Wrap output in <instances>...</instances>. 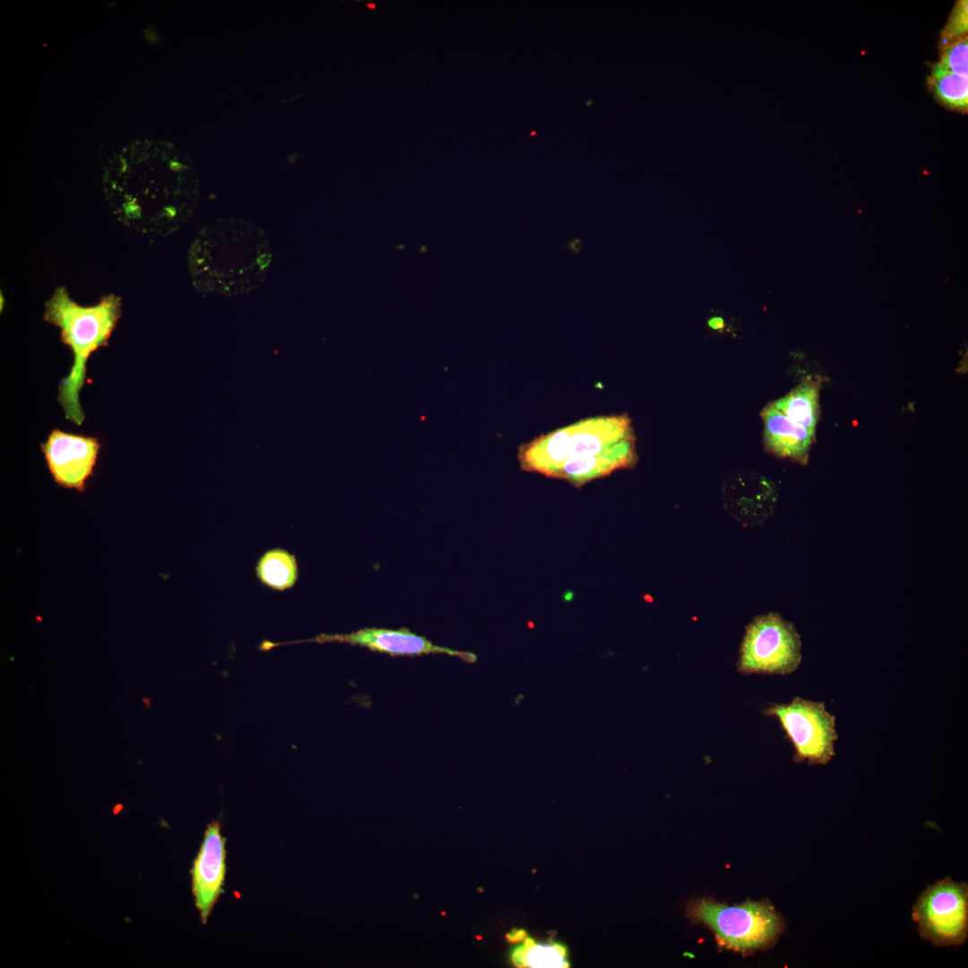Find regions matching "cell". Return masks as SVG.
<instances>
[{"label":"cell","mask_w":968,"mask_h":968,"mask_svg":"<svg viewBox=\"0 0 968 968\" xmlns=\"http://www.w3.org/2000/svg\"><path fill=\"white\" fill-rule=\"evenodd\" d=\"M40 447L56 483L83 491L100 450L98 438L54 428Z\"/></svg>","instance_id":"obj_9"},{"label":"cell","mask_w":968,"mask_h":968,"mask_svg":"<svg viewBox=\"0 0 968 968\" xmlns=\"http://www.w3.org/2000/svg\"><path fill=\"white\" fill-rule=\"evenodd\" d=\"M912 918L921 938L936 946H962L968 938V885L950 877L919 895Z\"/></svg>","instance_id":"obj_6"},{"label":"cell","mask_w":968,"mask_h":968,"mask_svg":"<svg viewBox=\"0 0 968 968\" xmlns=\"http://www.w3.org/2000/svg\"><path fill=\"white\" fill-rule=\"evenodd\" d=\"M314 642L342 643L367 648L370 651L386 653L392 656H420L428 654H446L454 656L465 662L474 663L478 657L475 653L456 651L433 644L425 636L419 635L408 628L389 629L364 627L348 634H321L312 639L286 643H266L267 649L278 645Z\"/></svg>","instance_id":"obj_8"},{"label":"cell","mask_w":968,"mask_h":968,"mask_svg":"<svg viewBox=\"0 0 968 968\" xmlns=\"http://www.w3.org/2000/svg\"><path fill=\"white\" fill-rule=\"evenodd\" d=\"M258 580L266 587L279 592L292 588L298 579V565L295 555L281 548L265 551L255 566Z\"/></svg>","instance_id":"obj_13"},{"label":"cell","mask_w":968,"mask_h":968,"mask_svg":"<svg viewBox=\"0 0 968 968\" xmlns=\"http://www.w3.org/2000/svg\"><path fill=\"white\" fill-rule=\"evenodd\" d=\"M945 74L968 77V39L964 37L941 50L939 62L934 64L930 78Z\"/></svg>","instance_id":"obj_16"},{"label":"cell","mask_w":968,"mask_h":968,"mask_svg":"<svg viewBox=\"0 0 968 968\" xmlns=\"http://www.w3.org/2000/svg\"><path fill=\"white\" fill-rule=\"evenodd\" d=\"M968 9L967 1H958L950 16L948 22L941 32L940 38V49L946 48L952 43L958 41L959 39L967 37L968 28Z\"/></svg>","instance_id":"obj_17"},{"label":"cell","mask_w":968,"mask_h":968,"mask_svg":"<svg viewBox=\"0 0 968 968\" xmlns=\"http://www.w3.org/2000/svg\"><path fill=\"white\" fill-rule=\"evenodd\" d=\"M367 6L368 8L372 9V10H375L376 8V5L375 3H368V4H367Z\"/></svg>","instance_id":"obj_19"},{"label":"cell","mask_w":968,"mask_h":968,"mask_svg":"<svg viewBox=\"0 0 968 968\" xmlns=\"http://www.w3.org/2000/svg\"><path fill=\"white\" fill-rule=\"evenodd\" d=\"M142 700L145 704V705L149 708L150 707V699L149 698H143Z\"/></svg>","instance_id":"obj_20"},{"label":"cell","mask_w":968,"mask_h":968,"mask_svg":"<svg viewBox=\"0 0 968 968\" xmlns=\"http://www.w3.org/2000/svg\"><path fill=\"white\" fill-rule=\"evenodd\" d=\"M271 260L262 229L241 219H220L197 233L189 249L188 268L199 292L235 296L258 288Z\"/></svg>","instance_id":"obj_2"},{"label":"cell","mask_w":968,"mask_h":968,"mask_svg":"<svg viewBox=\"0 0 968 968\" xmlns=\"http://www.w3.org/2000/svg\"><path fill=\"white\" fill-rule=\"evenodd\" d=\"M709 324L713 329H720L723 325V320L719 317H715L710 320Z\"/></svg>","instance_id":"obj_18"},{"label":"cell","mask_w":968,"mask_h":968,"mask_svg":"<svg viewBox=\"0 0 968 968\" xmlns=\"http://www.w3.org/2000/svg\"><path fill=\"white\" fill-rule=\"evenodd\" d=\"M801 658V640L795 627L771 612L748 626L738 670L742 674L787 675L798 669Z\"/></svg>","instance_id":"obj_5"},{"label":"cell","mask_w":968,"mask_h":968,"mask_svg":"<svg viewBox=\"0 0 968 968\" xmlns=\"http://www.w3.org/2000/svg\"><path fill=\"white\" fill-rule=\"evenodd\" d=\"M519 967H566V949L558 944H540L531 939L516 947L511 955Z\"/></svg>","instance_id":"obj_14"},{"label":"cell","mask_w":968,"mask_h":968,"mask_svg":"<svg viewBox=\"0 0 968 968\" xmlns=\"http://www.w3.org/2000/svg\"><path fill=\"white\" fill-rule=\"evenodd\" d=\"M764 420V441L772 454L806 463L815 436L791 421L771 402L761 413Z\"/></svg>","instance_id":"obj_11"},{"label":"cell","mask_w":968,"mask_h":968,"mask_svg":"<svg viewBox=\"0 0 968 968\" xmlns=\"http://www.w3.org/2000/svg\"><path fill=\"white\" fill-rule=\"evenodd\" d=\"M937 99L952 109L966 111L968 107V77L945 74L929 79Z\"/></svg>","instance_id":"obj_15"},{"label":"cell","mask_w":968,"mask_h":968,"mask_svg":"<svg viewBox=\"0 0 968 968\" xmlns=\"http://www.w3.org/2000/svg\"><path fill=\"white\" fill-rule=\"evenodd\" d=\"M819 388L817 381L804 379L788 394L771 403L791 421L815 436L819 415Z\"/></svg>","instance_id":"obj_12"},{"label":"cell","mask_w":968,"mask_h":968,"mask_svg":"<svg viewBox=\"0 0 968 968\" xmlns=\"http://www.w3.org/2000/svg\"><path fill=\"white\" fill-rule=\"evenodd\" d=\"M687 916L711 929L720 947L743 955L772 947L786 928L768 900L730 906L713 899H697L688 903Z\"/></svg>","instance_id":"obj_4"},{"label":"cell","mask_w":968,"mask_h":968,"mask_svg":"<svg viewBox=\"0 0 968 968\" xmlns=\"http://www.w3.org/2000/svg\"><path fill=\"white\" fill-rule=\"evenodd\" d=\"M121 315L118 296L109 293L93 306H82L64 286L57 287L45 304L43 319L60 329L62 342L73 355L70 373L60 382L57 401L65 419L77 426L85 419L79 393L86 378L87 360L99 348L108 345Z\"/></svg>","instance_id":"obj_3"},{"label":"cell","mask_w":968,"mask_h":968,"mask_svg":"<svg viewBox=\"0 0 968 968\" xmlns=\"http://www.w3.org/2000/svg\"><path fill=\"white\" fill-rule=\"evenodd\" d=\"M518 458L525 471L580 488L635 464L632 422L627 414L587 418L522 445Z\"/></svg>","instance_id":"obj_1"},{"label":"cell","mask_w":968,"mask_h":968,"mask_svg":"<svg viewBox=\"0 0 968 968\" xmlns=\"http://www.w3.org/2000/svg\"><path fill=\"white\" fill-rule=\"evenodd\" d=\"M226 840L219 821L210 823L190 874L192 892L204 924L222 892L226 874Z\"/></svg>","instance_id":"obj_10"},{"label":"cell","mask_w":968,"mask_h":968,"mask_svg":"<svg viewBox=\"0 0 968 968\" xmlns=\"http://www.w3.org/2000/svg\"><path fill=\"white\" fill-rule=\"evenodd\" d=\"M764 713L780 722L795 749V762L826 765L835 756L836 717L825 709L824 702L796 696L790 704L769 706Z\"/></svg>","instance_id":"obj_7"}]
</instances>
